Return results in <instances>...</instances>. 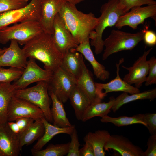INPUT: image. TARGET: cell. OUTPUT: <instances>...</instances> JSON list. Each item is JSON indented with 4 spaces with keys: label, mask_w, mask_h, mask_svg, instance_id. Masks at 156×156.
<instances>
[{
    "label": "cell",
    "mask_w": 156,
    "mask_h": 156,
    "mask_svg": "<svg viewBox=\"0 0 156 156\" xmlns=\"http://www.w3.org/2000/svg\"><path fill=\"white\" fill-rule=\"evenodd\" d=\"M147 148L141 156H156V134L151 135L147 142Z\"/></svg>",
    "instance_id": "74e56055"
},
{
    "label": "cell",
    "mask_w": 156,
    "mask_h": 156,
    "mask_svg": "<svg viewBox=\"0 0 156 156\" xmlns=\"http://www.w3.org/2000/svg\"><path fill=\"white\" fill-rule=\"evenodd\" d=\"M156 97V88L130 95L127 92H123L115 98L114 103L111 109L115 113L123 105L129 102L138 100L148 99L152 100Z\"/></svg>",
    "instance_id": "4316f807"
},
{
    "label": "cell",
    "mask_w": 156,
    "mask_h": 156,
    "mask_svg": "<svg viewBox=\"0 0 156 156\" xmlns=\"http://www.w3.org/2000/svg\"><path fill=\"white\" fill-rule=\"evenodd\" d=\"M153 4H156V1L154 0H119L118 6L126 13L134 7Z\"/></svg>",
    "instance_id": "d6a6232c"
},
{
    "label": "cell",
    "mask_w": 156,
    "mask_h": 156,
    "mask_svg": "<svg viewBox=\"0 0 156 156\" xmlns=\"http://www.w3.org/2000/svg\"><path fill=\"white\" fill-rule=\"evenodd\" d=\"M149 18H153L156 22V4L132 8L119 17L115 26L118 29L128 26L135 29L139 25L143 24L145 20Z\"/></svg>",
    "instance_id": "30bf717a"
},
{
    "label": "cell",
    "mask_w": 156,
    "mask_h": 156,
    "mask_svg": "<svg viewBox=\"0 0 156 156\" xmlns=\"http://www.w3.org/2000/svg\"><path fill=\"white\" fill-rule=\"evenodd\" d=\"M83 146L79 149V156H94L93 148L88 142H85Z\"/></svg>",
    "instance_id": "60d3db41"
},
{
    "label": "cell",
    "mask_w": 156,
    "mask_h": 156,
    "mask_svg": "<svg viewBox=\"0 0 156 156\" xmlns=\"http://www.w3.org/2000/svg\"><path fill=\"white\" fill-rule=\"evenodd\" d=\"M48 87V82L40 81L35 86L16 90L14 95L25 100L39 107L43 112L46 120L50 123H53Z\"/></svg>",
    "instance_id": "8992f818"
},
{
    "label": "cell",
    "mask_w": 156,
    "mask_h": 156,
    "mask_svg": "<svg viewBox=\"0 0 156 156\" xmlns=\"http://www.w3.org/2000/svg\"><path fill=\"white\" fill-rule=\"evenodd\" d=\"M48 92L52 102L51 111L53 119V125L60 127L71 126L72 125L66 116L63 103L52 92L49 91Z\"/></svg>",
    "instance_id": "d4e9b609"
},
{
    "label": "cell",
    "mask_w": 156,
    "mask_h": 156,
    "mask_svg": "<svg viewBox=\"0 0 156 156\" xmlns=\"http://www.w3.org/2000/svg\"><path fill=\"white\" fill-rule=\"evenodd\" d=\"M111 135L105 130H98L94 132L88 133L84 138V141L89 143L92 146L94 156H104L105 153L104 146Z\"/></svg>",
    "instance_id": "cb8c5ba5"
},
{
    "label": "cell",
    "mask_w": 156,
    "mask_h": 156,
    "mask_svg": "<svg viewBox=\"0 0 156 156\" xmlns=\"http://www.w3.org/2000/svg\"><path fill=\"white\" fill-rule=\"evenodd\" d=\"M52 73L40 67L36 62L35 59L29 58L22 75L12 84L17 90L25 88L36 82L41 81L49 82Z\"/></svg>",
    "instance_id": "8fae6325"
},
{
    "label": "cell",
    "mask_w": 156,
    "mask_h": 156,
    "mask_svg": "<svg viewBox=\"0 0 156 156\" xmlns=\"http://www.w3.org/2000/svg\"><path fill=\"white\" fill-rule=\"evenodd\" d=\"M77 80L61 66L52 73L49 82L48 91L52 92L62 102L69 99Z\"/></svg>",
    "instance_id": "ba28073f"
},
{
    "label": "cell",
    "mask_w": 156,
    "mask_h": 156,
    "mask_svg": "<svg viewBox=\"0 0 156 156\" xmlns=\"http://www.w3.org/2000/svg\"><path fill=\"white\" fill-rule=\"evenodd\" d=\"M124 61V58H122L120 59L118 63L116 64V75L114 79L106 83L95 82L96 87L99 90L101 91H103V90H105L104 93L106 95L108 93L113 92L121 91L130 94L140 92L138 88L129 84L120 77L119 74L120 66Z\"/></svg>",
    "instance_id": "d6986e66"
},
{
    "label": "cell",
    "mask_w": 156,
    "mask_h": 156,
    "mask_svg": "<svg viewBox=\"0 0 156 156\" xmlns=\"http://www.w3.org/2000/svg\"><path fill=\"white\" fill-rule=\"evenodd\" d=\"M100 121L103 123H111L118 127L136 124H142L146 127L147 125L144 120V114H138L131 117L122 116L116 118L107 115L101 118Z\"/></svg>",
    "instance_id": "f546056e"
},
{
    "label": "cell",
    "mask_w": 156,
    "mask_h": 156,
    "mask_svg": "<svg viewBox=\"0 0 156 156\" xmlns=\"http://www.w3.org/2000/svg\"><path fill=\"white\" fill-rule=\"evenodd\" d=\"M58 13L78 45L90 40L98 21L94 14L84 13L78 10L76 5L65 1Z\"/></svg>",
    "instance_id": "7a4b0ae2"
},
{
    "label": "cell",
    "mask_w": 156,
    "mask_h": 156,
    "mask_svg": "<svg viewBox=\"0 0 156 156\" xmlns=\"http://www.w3.org/2000/svg\"><path fill=\"white\" fill-rule=\"evenodd\" d=\"M92 74L85 64L82 74L77 80V85L87 96L91 104L101 102L106 96L96 87Z\"/></svg>",
    "instance_id": "e0dca14e"
},
{
    "label": "cell",
    "mask_w": 156,
    "mask_h": 156,
    "mask_svg": "<svg viewBox=\"0 0 156 156\" xmlns=\"http://www.w3.org/2000/svg\"><path fill=\"white\" fill-rule=\"evenodd\" d=\"M85 64L82 54L72 49L63 55L61 66L77 80Z\"/></svg>",
    "instance_id": "44dd1931"
},
{
    "label": "cell",
    "mask_w": 156,
    "mask_h": 156,
    "mask_svg": "<svg viewBox=\"0 0 156 156\" xmlns=\"http://www.w3.org/2000/svg\"><path fill=\"white\" fill-rule=\"evenodd\" d=\"M41 0H31L25 6L0 14V30L10 24L28 21H39Z\"/></svg>",
    "instance_id": "52a82bcc"
},
{
    "label": "cell",
    "mask_w": 156,
    "mask_h": 156,
    "mask_svg": "<svg viewBox=\"0 0 156 156\" xmlns=\"http://www.w3.org/2000/svg\"><path fill=\"white\" fill-rule=\"evenodd\" d=\"M115 98L111 96L107 102H101L91 104L86 110L81 120L85 122L95 117L102 118L108 115L114 105Z\"/></svg>",
    "instance_id": "f1b7e54d"
},
{
    "label": "cell",
    "mask_w": 156,
    "mask_h": 156,
    "mask_svg": "<svg viewBox=\"0 0 156 156\" xmlns=\"http://www.w3.org/2000/svg\"><path fill=\"white\" fill-rule=\"evenodd\" d=\"M8 122L15 121L22 117H29L35 120L44 117L39 107L29 102L14 96L8 105L7 112Z\"/></svg>",
    "instance_id": "9c48e42d"
},
{
    "label": "cell",
    "mask_w": 156,
    "mask_h": 156,
    "mask_svg": "<svg viewBox=\"0 0 156 156\" xmlns=\"http://www.w3.org/2000/svg\"><path fill=\"white\" fill-rule=\"evenodd\" d=\"M149 64L148 75L145 82L146 86H148L156 83V58L151 57L148 60Z\"/></svg>",
    "instance_id": "d590c367"
},
{
    "label": "cell",
    "mask_w": 156,
    "mask_h": 156,
    "mask_svg": "<svg viewBox=\"0 0 156 156\" xmlns=\"http://www.w3.org/2000/svg\"><path fill=\"white\" fill-rule=\"evenodd\" d=\"M22 49L27 58L41 61L49 72L53 73L61 65L63 55L56 47L52 35L43 32L25 44Z\"/></svg>",
    "instance_id": "6da1fadb"
},
{
    "label": "cell",
    "mask_w": 156,
    "mask_h": 156,
    "mask_svg": "<svg viewBox=\"0 0 156 156\" xmlns=\"http://www.w3.org/2000/svg\"><path fill=\"white\" fill-rule=\"evenodd\" d=\"M44 126V132L43 135L39 139L32 149L39 150L42 148L55 135L64 133L70 135L75 128L74 125L66 127H60L51 124L44 117L42 118Z\"/></svg>",
    "instance_id": "7402d4cb"
},
{
    "label": "cell",
    "mask_w": 156,
    "mask_h": 156,
    "mask_svg": "<svg viewBox=\"0 0 156 156\" xmlns=\"http://www.w3.org/2000/svg\"><path fill=\"white\" fill-rule=\"evenodd\" d=\"M25 2H27L29 0H22Z\"/></svg>",
    "instance_id": "f6af8a7d"
},
{
    "label": "cell",
    "mask_w": 156,
    "mask_h": 156,
    "mask_svg": "<svg viewBox=\"0 0 156 156\" xmlns=\"http://www.w3.org/2000/svg\"><path fill=\"white\" fill-rule=\"evenodd\" d=\"M112 149L122 156H141L143 151L133 144L128 139L122 135H111L105 144L104 151Z\"/></svg>",
    "instance_id": "2e32d148"
},
{
    "label": "cell",
    "mask_w": 156,
    "mask_h": 156,
    "mask_svg": "<svg viewBox=\"0 0 156 156\" xmlns=\"http://www.w3.org/2000/svg\"><path fill=\"white\" fill-rule=\"evenodd\" d=\"M119 0H108L101 6V15L93 31L90 34L91 45L94 47L96 54H100L104 47L102 35L107 27L115 26L119 17L125 13L118 7Z\"/></svg>",
    "instance_id": "3957f363"
},
{
    "label": "cell",
    "mask_w": 156,
    "mask_h": 156,
    "mask_svg": "<svg viewBox=\"0 0 156 156\" xmlns=\"http://www.w3.org/2000/svg\"><path fill=\"white\" fill-rule=\"evenodd\" d=\"M70 135L71 142L70 143L69 149L67 156H79V147L80 144L76 128Z\"/></svg>",
    "instance_id": "e575fe53"
},
{
    "label": "cell",
    "mask_w": 156,
    "mask_h": 156,
    "mask_svg": "<svg viewBox=\"0 0 156 156\" xmlns=\"http://www.w3.org/2000/svg\"><path fill=\"white\" fill-rule=\"evenodd\" d=\"M43 32L38 21H28L16 23L0 30V43L5 44L14 40L19 44L24 45Z\"/></svg>",
    "instance_id": "5b68a950"
},
{
    "label": "cell",
    "mask_w": 156,
    "mask_h": 156,
    "mask_svg": "<svg viewBox=\"0 0 156 156\" xmlns=\"http://www.w3.org/2000/svg\"><path fill=\"white\" fill-rule=\"evenodd\" d=\"M69 99L77 119L81 120L86 110L91 104L90 101L76 84L71 90Z\"/></svg>",
    "instance_id": "603a6c76"
},
{
    "label": "cell",
    "mask_w": 156,
    "mask_h": 156,
    "mask_svg": "<svg viewBox=\"0 0 156 156\" xmlns=\"http://www.w3.org/2000/svg\"><path fill=\"white\" fill-rule=\"evenodd\" d=\"M70 142L64 144H49L45 149L35 150L31 149L34 156H63L68 153Z\"/></svg>",
    "instance_id": "4dcf8cb0"
},
{
    "label": "cell",
    "mask_w": 156,
    "mask_h": 156,
    "mask_svg": "<svg viewBox=\"0 0 156 156\" xmlns=\"http://www.w3.org/2000/svg\"><path fill=\"white\" fill-rule=\"evenodd\" d=\"M10 41L9 47L0 55V66L24 69L27 66V58L17 41L14 40Z\"/></svg>",
    "instance_id": "9a60e30c"
},
{
    "label": "cell",
    "mask_w": 156,
    "mask_h": 156,
    "mask_svg": "<svg viewBox=\"0 0 156 156\" xmlns=\"http://www.w3.org/2000/svg\"><path fill=\"white\" fill-rule=\"evenodd\" d=\"M19 138L7 123L0 125V151L3 156H18L20 154Z\"/></svg>",
    "instance_id": "ac0fdd59"
},
{
    "label": "cell",
    "mask_w": 156,
    "mask_h": 156,
    "mask_svg": "<svg viewBox=\"0 0 156 156\" xmlns=\"http://www.w3.org/2000/svg\"><path fill=\"white\" fill-rule=\"evenodd\" d=\"M7 123L11 130L14 133L18 135L19 132V129L16 123V122L11 121L8 122Z\"/></svg>",
    "instance_id": "b9f144b4"
},
{
    "label": "cell",
    "mask_w": 156,
    "mask_h": 156,
    "mask_svg": "<svg viewBox=\"0 0 156 156\" xmlns=\"http://www.w3.org/2000/svg\"><path fill=\"white\" fill-rule=\"evenodd\" d=\"M52 35L57 48L63 55L70 50L77 47V43L72 34L66 27L63 20L57 13L55 17Z\"/></svg>",
    "instance_id": "7c38bea8"
},
{
    "label": "cell",
    "mask_w": 156,
    "mask_h": 156,
    "mask_svg": "<svg viewBox=\"0 0 156 156\" xmlns=\"http://www.w3.org/2000/svg\"><path fill=\"white\" fill-rule=\"evenodd\" d=\"M6 48L3 49L2 51H0V55H2L6 50Z\"/></svg>",
    "instance_id": "ee69618b"
},
{
    "label": "cell",
    "mask_w": 156,
    "mask_h": 156,
    "mask_svg": "<svg viewBox=\"0 0 156 156\" xmlns=\"http://www.w3.org/2000/svg\"><path fill=\"white\" fill-rule=\"evenodd\" d=\"M24 69L10 67L6 69L0 66V83H10L18 79Z\"/></svg>",
    "instance_id": "1f68e13d"
},
{
    "label": "cell",
    "mask_w": 156,
    "mask_h": 156,
    "mask_svg": "<svg viewBox=\"0 0 156 156\" xmlns=\"http://www.w3.org/2000/svg\"><path fill=\"white\" fill-rule=\"evenodd\" d=\"M151 48L144 52L131 66L126 67L122 65V67L129 71L125 75L123 80L130 85L134 84L136 87L139 88L145 82L148 74L149 64L147 57L150 53Z\"/></svg>",
    "instance_id": "4fadbf2b"
},
{
    "label": "cell",
    "mask_w": 156,
    "mask_h": 156,
    "mask_svg": "<svg viewBox=\"0 0 156 156\" xmlns=\"http://www.w3.org/2000/svg\"><path fill=\"white\" fill-rule=\"evenodd\" d=\"M34 120L33 118L29 117L21 118L15 120L19 129V132L18 135L19 138L20 135Z\"/></svg>",
    "instance_id": "ab89813d"
},
{
    "label": "cell",
    "mask_w": 156,
    "mask_h": 156,
    "mask_svg": "<svg viewBox=\"0 0 156 156\" xmlns=\"http://www.w3.org/2000/svg\"><path fill=\"white\" fill-rule=\"evenodd\" d=\"M65 1L76 5L85 0H64Z\"/></svg>",
    "instance_id": "7bdbcfd3"
},
{
    "label": "cell",
    "mask_w": 156,
    "mask_h": 156,
    "mask_svg": "<svg viewBox=\"0 0 156 156\" xmlns=\"http://www.w3.org/2000/svg\"><path fill=\"white\" fill-rule=\"evenodd\" d=\"M16 89L10 83H0V125L7 123L8 105Z\"/></svg>",
    "instance_id": "83f0119b"
},
{
    "label": "cell",
    "mask_w": 156,
    "mask_h": 156,
    "mask_svg": "<svg viewBox=\"0 0 156 156\" xmlns=\"http://www.w3.org/2000/svg\"><path fill=\"white\" fill-rule=\"evenodd\" d=\"M3 49H1V48H0V51H2Z\"/></svg>",
    "instance_id": "7dc6e473"
},
{
    "label": "cell",
    "mask_w": 156,
    "mask_h": 156,
    "mask_svg": "<svg viewBox=\"0 0 156 156\" xmlns=\"http://www.w3.org/2000/svg\"><path fill=\"white\" fill-rule=\"evenodd\" d=\"M145 30L136 33L119 30H112L109 36L104 40L105 49L103 54V60L113 54L124 50H131L143 40Z\"/></svg>",
    "instance_id": "277c9868"
},
{
    "label": "cell",
    "mask_w": 156,
    "mask_h": 156,
    "mask_svg": "<svg viewBox=\"0 0 156 156\" xmlns=\"http://www.w3.org/2000/svg\"><path fill=\"white\" fill-rule=\"evenodd\" d=\"M73 49L78 52L90 63L97 79L104 81L109 78L110 73L105 67L98 62L95 59L90 46V40L79 44Z\"/></svg>",
    "instance_id": "ffe728a7"
},
{
    "label": "cell",
    "mask_w": 156,
    "mask_h": 156,
    "mask_svg": "<svg viewBox=\"0 0 156 156\" xmlns=\"http://www.w3.org/2000/svg\"><path fill=\"white\" fill-rule=\"evenodd\" d=\"M65 1L64 0H41V12L39 22L43 31L52 35L55 16Z\"/></svg>",
    "instance_id": "5bb4252c"
},
{
    "label": "cell",
    "mask_w": 156,
    "mask_h": 156,
    "mask_svg": "<svg viewBox=\"0 0 156 156\" xmlns=\"http://www.w3.org/2000/svg\"><path fill=\"white\" fill-rule=\"evenodd\" d=\"M44 130L42 118L35 120L20 136L21 148L25 145L31 144L36 140H38L43 135Z\"/></svg>",
    "instance_id": "484cf974"
},
{
    "label": "cell",
    "mask_w": 156,
    "mask_h": 156,
    "mask_svg": "<svg viewBox=\"0 0 156 156\" xmlns=\"http://www.w3.org/2000/svg\"><path fill=\"white\" fill-rule=\"evenodd\" d=\"M0 156H3L0 151Z\"/></svg>",
    "instance_id": "bcb514c9"
},
{
    "label": "cell",
    "mask_w": 156,
    "mask_h": 156,
    "mask_svg": "<svg viewBox=\"0 0 156 156\" xmlns=\"http://www.w3.org/2000/svg\"><path fill=\"white\" fill-rule=\"evenodd\" d=\"M28 3L22 0H0V14L21 8Z\"/></svg>",
    "instance_id": "836d02e7"
},
{
    "label": "cell",
    "mask_w": 156,
    "mask_h": 156,
    "mask_svg": "<svg viewBox=\"0 0 156 156\" xmlns=\"http://www.w3.org/2000/svg\"><path fill=\"white\" fill-rule=\"evenodd\" d=\"M144 118L146 127L151 135L156 134V114L147 113L144 114Z\"/></svg>",
    "instance_id": "8d00e7d4"
},
{
    "label": "cell",
    "mask_w": 156,
    "mask_h": 156,
    "mask_svg": "<svg viewBox=\"0 0 156 156\" xmlns=\"http://www.w3.org/2000/svg\"><path fill=\"white\" fill-rule=\"evenodd\" d=\"M149 26H146L143 36V40L145 44L149 46H153L156 44V34L153 31L148 29Z\"/></svg>",
    "instance_id": "f35d334b"
}]
</instances>
